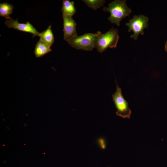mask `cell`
I'll return each mask as SVG.
<instances>
[{
    "label": "cell",
    "instance_id": "obj_1",
    "mask_svg": "<svg viewBox=\"0 0 167 167\" xmlns=\"http://www.w3.org/2000/svg\"><path fill=\"white\" fill-rule=\"evenodd\" d=\"M103 10L110 12V15L108 20L118 26H120L122 19L128 16L132 11L127 6L126 0H119L111 2L108 4V7L104 6Z\"/></svg>",
    "mask_w": 167,
    "mask_h": 167
},
{
    "label": "cell",
    "instance_id": "obj_2",
    "mask_svg": "<svg viewBox=\"0 0 167 167\" xmlns=\"http://www.w3.org/2000/svg\"><path fill=\"white\" fill-rule=\"evenodd\" d=\"M119 38L117 29L113 28L105 33H101L97 37L95 48L100 53L105 51L108 48H116Z\"/></svg>",
    "mask_w": 167,
    "mask_h": 167
},
{
    "label": "cell",
    "instance_id": "obj_3",
    "mask_svg": "<svg viewBox=\"0 0 167 167\" xmlns=\"http://www.w3.org/2000/svg\"><path fill=\"white\" fill-rule=\"evenodd\" d=\"M101 33L100 31L95 33H86L81 36L74 37L68 42L71 46L76 49L92 51L95 48L96 38Z\"/></svg>",
    "mask_w": 167,
    "mask_h": 167
},
{
    "label": "cell",
    "instance_id": "obj_4",
    "mask_svg": "<svg viewBox=\"0 0 167 167\" xmlns=\"http://www.w3.org/2000/svg\"><path fill=\"white\" fill-rule=\"evenodd\" d=\"M116 90L112 95L113 100L114 102L117 111L116 114L124 118H130L131 111L129 107L128 104L124 98L122 92V89L116 81Z\"/></svg>",
    "mask_w": 167,
    "mask_h": 167
},
{
    "label": "cell",
    "instance_id": "obj_5",
    "mask_svg": "<svg viewBox=\"0 0 167 167\" xmlns=\"http://www.w3.org/2000/svg\"><path fill=\"white\" fill-rule=\"evenodd\" d=\"M148 18L143 15H134L133 18L129 20L126 25L129 27V32L132 31L133 34L131 37L136 40L139 34H144V29L148 27Z\"/></svg>",
    "mask_w": 167,
    "mask_h": 167
},
{
    "label": "cell",
    "instance_id": "obj_6",
    "mask_svg": "<svg viewBox=\"0 0 167 167\" xmlns=\"http://www.w3.org/2000/svg\"><path fill=\"white\" fill-rule=\"evenodd\" d=\"M6 19L5 24L8 28L29 32L34 36H39L40 33L37 31L29 22H27L25 24L19 23L18 19L15 20L10 17Z\"/></svg>",
    "mask_w": 167,
    "mask_h": 167
},
{
    "label": "cell",
    "instance_id": "obj_7",
    "mask_svg": "<svg viewBox=\"0 0 167 167\" xmlns=\"http://www.w3.org/2000/svg\"><path fill=\"white\" fill-rule=\"evenodd\" d=\"M63 19V35L64 40L69 41L77 36L76 32V23L72 16L62 15Z\"/></svg>",
    "mask_w": 167,
    "mask_h": 167
},
{
    "label": "cell",
    "instance_id": "obj_8",
    "mask_svg": "<svg viewBox=\"0 0 167 167\" xmlns=\"http://www.w3.org/2000/svg\"><path fill=\"white\" fill-rule=\"evenodd\" d=\"M51 50L49 46L40 39L36 45L34 53L36 57L39 58L42 57Z\"/></svg>",
    "mask_w": 167,
    "mask_h": 167
},
{
    "label": "cell",
    "instance_id": "obj_9",
    "mask_svg": "<svg viewBox=\"0 0 167 167\" xmlns=\"http://www.w3.org/2000/svg\"><path fill=\"white\" fill-rule=\"evenodd\" d=\"M40 40H41L50 47L54 43V34L51 30V26L49 25L45 31L40 33Z\"/></svg>",
    "mask_w": 167,
    "mask_h": 167
},
{
    "label": "cell",
    "instance_id": "obj_10",
    "mask_svg": "<svg viewBox=\"0 0 167 167\" xmlns=\"http://www.w3.org/2000/svg\"><path fill=\"white\" fill-rule=\"evenodd\" d=\"M63 4L61 11L62 15H69L72 17L76 12L75 6L74 2L69 0L62 1Z\"/></svg>",
    "mask_w": 167,
    "mask_h": 167
},
{
    "label": "cell",
    "instance_id": "obj_11",
    "mask_svg": "<svg viewBox=\"0 0 167 167\" xmlns=\"http://www.w3.org/2000/svg\"><path fill=\"white\" fill-rule=\"evenodd\" d=\"M14 9L13 6L7 2L0 3V15L6 19L10 17L9 15L12 13Z\"/></svg>",
    "mask_w": 167,
    "mask_h": 167
},
{
    "label": "cell",
    "instance_id": "obj_12",
    "mask_svg": "<svg viewBox=\"0 0 167 167\" xmlns=\"http://www.w3.org/2000/svg\"><path fill=\"white\" fill-rule=\"evenodd\" d=\"M84 2L89 8L96 10L103 6L105 2L104 0H82Z\"/></svg>",
    "mask_w": 167,
    "mask_h": 167
},
{
    "label": "cell",
    "instance_id": "obj_13",
    "mask_svg": "<svg viewBox=\"0 0 167 167\" xmlns=\"http://www.w3.org/2000/svg\"><path fill=\"white\" fill-rule=\"evenodd\" d=\"M165 50L167 52V41L165 43Z\"/></svg>",
    "mask_w": 167,
    "mask_h": 167
}]
</instances>
